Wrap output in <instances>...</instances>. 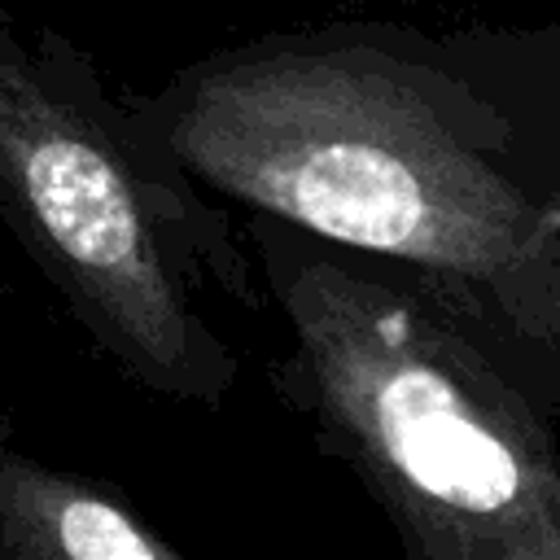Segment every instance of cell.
Returning a JSON list of instances; mask_svg holds the SVG:
<instances>
[{"mask_svg":"<svg viewBox=\"0 0 560 560\" xmlns=\"http://www.w3.org/2000/svg\"><path fill=\"white\" fill-rule=\"evenodd\" d=\"M171 166L468 293L560 241V52L420 39H271L175 74L153 105Z\"/></svg>","mask_w":560,"mask_h":560,"instance_id":"obj_1","label":"cell"},{"mask_svg":"<svg viewBox=\"0 0 560 560\" xmlns=\"http://www.w3.org/2000/svg\"><path fill=\"white\" fill-rule=\"evenodd\" d=\"M306 398L407 560H560L547 411L424 289L267 241Z\"/></svg>","mask_w":560,"mask_h":560,"instance_id":"obj_2","label":"cell"},{"mask_svg":"<svg viewBox=\"0 0 560 560\" xmlns=\"http://www.w3.org/2000/svg\"><path fill=\"white\" fill-rule=\"evenodd\" d=\"M0 219L140 385L214 407L236 363L192 311L140 158L0 18Z\"/></svg>","mask_w":560,"mask_h":560,"instance_id":"obj_3","label":"cell"},{"mask_svg":"<svg viewBox=\"0 0 560 560\" xmlns=\"http://www.w3.org/2000/svg\"><path fill=\"white\" fill-rule=\"evenodd\" d=\"M0 560H184L101 486L0 451Z\"/></svg>","mask_w":560,"mask_h":560,"instance_id":"obj_4","label":"cell"},{"mask_svg":"<svg viewBox=\"0 0 560 560\" xmlns=\"http://www.w3.org/2000/svg\"><path fill=\"white\" fill-rule=\"evenodd\" d=\"M429 298L451 311L542 411H560V241L481 289Z\"/></svg>","mask_w":560,"mask_h":560,"instance_id":"obj_5","label":"cell"}]
</instances>
